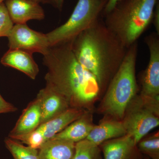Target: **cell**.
Segmentation results:
<instances>
[{
    "label": "cell",
    "instance_id": "1",
    "mask_svg": "<svg viewBox=\"0 0 159 159\" xmlns=\"http://www.w3.org/2000/svg\"><path fill=\"white\" fill-rule=\"evenodd\" d=\"M72 42L50 47L43 55L46 84L65 98L70 107L93 111L101 98L95 77L77 61Z\"/></svg>",
    "mask_w": 159,
    "mask_h": 159
},
{
    "label": "cell",
    "instance_id": "2",
    "mask_svg": "<svg viewBox=\"0 0 159 159\" xmlns=\"http://www.w3.org/2000/svg\"><path fill=\"white\" fill-rule=\"evenodd\" d=\"M127 49L101 19L72 42L77 61L96 78L101 97L122 64Z\"/></svg>",
    "mask_w": 159,
    "mask_h": 159
},
{
    "label": "cell",
    "instance_id": "3",
    "mask_svg": "<svg viewBox=\"0 0 159 159\" xmlns=\"http://www.w3.org/2000/svg\"><path fill=\"white\" fill-rule=\"evenodd\" d=\"M158 1L119 0L103 15V21L128 48L137 42L152 22Z\"/></svg>",
    "mask_w": 159,
    "mask_h": 159
},
{
    "label": "cell",
    "instance_id": "4",
    "mask_svg": "<svg viewBox=\"0 0 159 159\" xmlns=\"http://www.w3.org/2000/svg\"><path fill=\"white\" fill-rule=\"evenodd\" d=\"M138 53L137 42L128 48L122 64L109 84L97 108L104 117L122 120L129 104L138 94Z\"/></svg>",
    "mask_w": 159,
    "mask_h": 159
},
{
    "label": "cell",
    "instance_id": "5",
    "mask_svg": "<svg viewBox=\"0 0 159 159\" xmlns=\"http://www.w3.org/2000/svg\"><path fill=\"white\" fill-rule=\"evenodd\" d=\"M107 0H78L65 24L46 34L50 47L72 42L101 19Z\"/></svg>",
    "mask_w": 159,
    "mask_h": 159
},
{
    "label": "cell",
    "instance_id": "6",
    "mask_svg": "<svg viewBox=\"0 0 159 159\" xmlns=\"http://www.w3.org/2000/svg\"><path fill=\"white\" fill-rule=\"evenodd\" d=\"M127 134L136 144L159 125V99L137 95L129 104L122 120Z\"/></svg>",
    "mask_w": 159,
    "mask_h": 159
},
{
    "label": "cell",
    "instance_id": "7",
    "mask_svg": "<svg viewBox=\"0 0 159 159\" xmlns=\"http://www.w3.org/2000/svg\"><path fill=\"white\" fill-rule=\"evenodd\" d=\"M145 43L149 51V59L140 77V95L149 99H159V34L152 32L145 37Z\"/></svg>",
    "mask_w": 159,
    "mask_h": 159
},
{
    "label": "cell",
    "instance_id": "8",
    "mask_svg": "<svg viewBox=\"0 0 159 159\" xmlns=\"http://www.w3.org/2000/svg\"><path fill=\"white\" fill-rule=\"evenodd\" d=\"M9 49L45 55L50 48L46 34L34 31L27 24L14 25L8 37Z\"/></svg>",
    "mask_w": 159,
    "mask_h": 159
},
{
    "label": "cell",
    "instance_id": "9",
    "mask_svg": "<svg viewBox=\"0 0 159 159\" xmlns=\"http://www.w3.org/2000/svg\"><path fill=\"white\" fill-rule=\"evenodd\" d=\"M99 147L104 159H143L133 138L128 134L104 142Z\"/></svg>",
    "mask_w": 159,
    "mask_h": 159
},
{
    "label": "cell",
    "instance_id": "10",
    "mask_svg": "<svg viewBox=\"0 0 159 159\" xmlns=\"http://www.w3.org/2000/svg\"><path fill=\"white\" fill-rule=\"evenodd\" d=\"M5 5L14 25L25 24L30 20H41L45 17L39 3L31 0H6Z\"/></svg>",
    "mask_w": 159,
    "mask_h": 159
},
{
    "label": "cell",
    "instance_id": "11",
    "mask_svg": "<svg viewBox=\"0 0 159 159\" xmlns=\"http://www.w3.org/2000/svg\"><path fill=\"white\" fill-rule=\"evenodd\" d=\"M37 97L40 100L42 123L47 122L70 108L68 102L62 95L47 85Z\"/></svg>",
    "mask_w": 159,
    "mask_h": 159
},
{
    "label": "cell",
    "instance_id": "12",
    "mask_svg": "<svg viewBox=\"0 0 159 159\" xmlns=\"http://www.w3.org/2000/svg\"><path fill=\"white\" fill-rule=\"evenodd\" d=\"M41 119L40 100L37 97L23 111L15 126L9 133V138L14 139L35 130L40 125Z\"/></svg>",
    "mask_w": 159,
    "mask_h": 159
},
{
    "label": "cell",
    "instance_id": "13",
    "mask_svg": "<svg viewBox=\"0 0 159 159\" xmlns=\"http://www.w3.org/2000/svg\"><path fill=\"white\" fill-rule=\"evenodd\" d=\"M3 65L22 72L32 80L35 79L39 73L38 65L32 54L19 49H9L1 58Z\"/></svg>",
    "mask_w": 159,
    "mask_h": 159
},
{
    "label": "cell",
    "instance_id": "14",
    "mask_svg": "<svg viewBox=\"0 0 159 159\" xmlns=\"http://www.w3.org/2000/svg\"><path fill=\"white\" fill-rule=\"evenodd\" d=\"M87 111H89L70 107L56 116L42 123L36 129L41 133L46 142H47Z\"/></svg>",
    "mask_w": 159,
    "mask_h": 159
},
{
    "label": "cell",
    "instance_id": "15",
    "mask_svg": "<svg viewBox=\"0 0 159 159\" xmlns=\"http://www.w3.org/2000/svg\"><path fill=\"white\" fill-rule=\"evenodd\" d=\"M126 134L122 120L104 117L98 125H95L86 139L99 146L104 142Z\"/></svg>",
    "mask_w": 159,
    "mask_h": 159
},
{
    "label": "cell",
    "instance_id": "16",
    "mask_svg": "<svg viewBox=\"0 0 159 159\" xmlns=\"http://www.w3.org/2000/svg\"><path fill=\"white\" fill-rule=\"evenodd\" d=\"M93 111H87L52 139L66 140L76 143L86 139L95 125Z\"/></svg>",
    "mask_w": 159,
    "mask_h": 159
},
{
    "label": "cell",
    "instance_id": "17",
    "mask_svg": "<svg viewBox=\"0 0 159 159\" xmlns=\"http://www.w3.org/2000/svg\"><path fill=\"white\" fill-rule=\"evenodd\" d=\"M75 145L70 141L51 139L39 149V159H73Z\"/></svg>",
    "mask_w": 159,
    "mask_h": 159
},
{
    "label": "cell",
    "instance_id": "18",
    "mask_svg": "<svg viewBox=\"0 0 159 159\" xmlns=\"http://www.w3.org/2000/svg\"><path fill=\"white\" fill-rule=\"evenodd\" d=\"M4 142L14 159H39V149L25 146L9 137L6 138Z\"/></svg>",
    "mask_w": 159,
    "mask_h": 159
},
{
    "label": "cell",
    "instance_id": "19",
    "mask_svg": "<svg viewBox=\"0 0 159 159\" xmlns=\"http://www.w3.org/2000/svg\"><path fill=\"white\" fill-rule=\"evenodd\" d=\"M139 152L151 159H159V132L142 138L137 144Z\"/></svg>",
    "mask_w": 159,
    "mask_h": 159
},
{
    "label": "cell",
    "instance_id": "20",
    "mask_svg": "<svg viewBox=\"0 0 159 159\" xmlns=\"http://www.w3.org/2000/svg\"><path fill=\"white\" fill-rule=\"evenodd\" d=\"M99 146L87 139L77 142L73 159H102Z\"/></svg>",
    "mask_w": 159,
    "mask_h": 159
},
{
    "label": "cell",
    "instance_id": "21",
    "mask_svg": "<svg viewBox=\"0 0 159 159\" xmlns=\"http://www.w3.org/2000/svg\"><path fill=\"white\" fill-rule=\"evenodd\" d=\"M34 149H39L46 142L42 134L37 129L30 133L13 139Z\"/></svg>",
    "mask_w": 159,
    "mask_h": 159
},
{
    "label": "cell",
    "instance_id": "22",
    "mask_svg": "<svg viewBox=\"0 0 159 159\" xmlns=\"http://www.w3.org/2000/svg\"><path fill=\"white\" fill-rule=\"evenodd\" d=\"M14 25L5 3H0V37H8Z\"/></svg>",
    "mask_w": 159,
    "mask_h": 159
},
{
    "label": "cell",
    "instance_id": "23",
    "mask_svg": "<svg viewBox=\"0 0 159 159\" xmlns=\"http://www.w3.org/2000/svg\"><path fill=\"white\" fill-rule=\"evenodd\" d=\"M17 110L16 107L6 101L0 94V114L13 112Z\"/></svg>",
    "mask_w": 159,
    "mask_h": 159
},
{
    "label": "cell",
    "instance_id": "24",
    "mask_svg": "<svg viewBox=\"0 0 159 159\" xmlns=\"http://www.w3.org/2000/svg\"><path fill=\"white\" fill-rule=\"evenodd\" d=\"M155 29L156 32L157 34H159V0L156 5L152 17V22Z\"/></svg>",
    "mask_w": 159,
    "mask_h": 159
},
{
    "label": "cell",
    "instance_id": "25",
    "mask_svg": "<svg viewBox=\"0 0 159 159\" xmlns=\"http://www.w3.org/2000/svg\"><path fill=\"white\" fill-rule=\"evenodd\" d=\"M64 0H45V4H49L52 5L54 8L61 11L63 6Z\"/></svg>",
    "mask_w": 159,
    "mask_h": 159
},
{
    "label": "cell",
    "instance_id": "26",
    "mask_svg": "<svg viewBox=\"0 0 159 159\" xmlns=\"http://www.w3.org/2000/svg\"><path fill=\"white\" fill-rule=\"evenodd\" d=\"M118 1L119 0H107V3L106 6H105V9H104L103 13H102V16L110 11L115 6L117 1Z\"/></svg>",
    "mask_w": 159,
    "mask_h": 159
},
{
    "label": "cell",
    "instance_id": "27",
    "mask_svg": "<svg viewBox=\"0 0 159 159\" xmlns=\"http://www.w3.org/2000/svg\"><path fill=\"white\" fill-rule=\"evenodd\" d=\"M31 1H34L36 2L40 3H42L43 4H45V0H31Z\"/></svg>",
    "mask_w": 159,
    "mask_h": 159
},
{
    "label": "cell",
    "instance_id": "28",
    "mask_svg": "<svg viewBox=\"0 0 159 159\" xmlns=\"http://www.w3.org/2000/svg\"><path fill=\"white\" fill-rule=\"evenodd\" d=\"M143 159H151L150 158H149L148 157L146 156H143Z\"/></svg>",
    "mask_w": 159,
    "mask_h": 159
},
{
    "label": "cell",
    "instance_id": "29",
    "mask_svg": "<svg viewBox=\"0 0 159 159\" xmlns=\"http://www.w3.org/2000/svg\"><path fill=\"white\" fill-rule=\"evenodd\" d=\"M6 1V0H0V3L3 2L4 1Z\"/></svg>",
    "mask_w": 159,
    "mask_h": 159
}]
</instances>
